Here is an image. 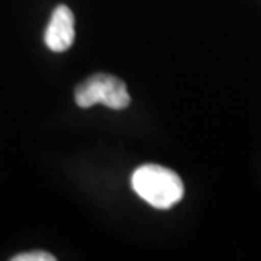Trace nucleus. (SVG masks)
I'll return each mask as SVG.
<instances>
[{
    "instance_id": "7ed1b4c3",
    "label": "nucleus",
    "mask_w": 261,
    "mask_h": 261,
    "mask_svg": "<svg viewBox=\"0 0 261 261\" xmlns=\"http://www.w3.org/2000/svg\"><path fill=\"white\" fill-rule=\"evenodd\" d=\"M75 41V17L70 7L58 5L53 10L49 24L44 33L46 46L55 53H63Z\"/></svg>"
},
{
    "instance_id": "f03ea898",
    "label": "nucleus",
    "mask_w": 261,
    "mask_h": 261,
    "mask_svg": "<svg viewBox=\"0 0 261 261\" xmlns=\"http://www.w3.org/2000/svg\"><path fill=\"white\" fill-rule=\"evenodd\" d=\"M75 102L78 107L88 109L95 103H103L114 111H122L130 103L126 83L107 73H95L75 88Z\"/></svg>"
},
{
    "instance_id": "f257e3e1",
    "label": "nucleus",
    "mask_w": 261,
    "mask_h": 261,
    "mask_svg": "<svg viewBox=\"0 0 261 261\" xmlns=\"http://www.w3.org/2000/svg\"><path fill=\"white\" fill-rule=\"evenodd\" d=\"M134 192L154 208H170L184 197V184L175 171L160 165H143L130 178Z\"/></svg>"
},
{
    "instance_id": "20e7f679",
    "label": "nucleus",
    "mask_w": 261,
    "mask_h": 261,
    "mask_svg": "<svg viewBox=\"0 0 261 261\" xmlns=\"http://www.w3.org/2000/svg\"><path fill=\"white\" fill-rule=\"evenodd\" d=\"M53 254L46 251H31V253H20L14 256V261H55Z\"/></svg>"
}]
</instances>
